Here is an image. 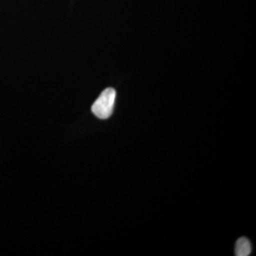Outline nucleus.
Returning a JSON list of instances; mask_svg holds the SVG:
<instances>
[{
	"label": "nucleus",
	"mask_w": 256,
	"mask_h": 256,
	"mask_svg": "<svg viewBox=\"0 0 256 256\" xmlns=\"http://www.w3.org/2000/svg\"><path fill=\"white\" fill-rule=\"evenodd\" d=\"M116 92L112 88H108L101 92L100 96L92 104V110L100 119L110 118L114 111Z\"/></svg>",
	"instance_id": "nucleus-1"
},
{
	"label": "nucleus",
	"mask_w": 256,
	"mask_h": 256,
	"mask_svg": "<svg viewBox=\"0 0 256 256\" xmlns=\"http://www.w3.org/2000/svg\"><path fill=\"white\" fill-rule=\"evenodd\" d=\"M252 252V247L248 239L242 237L236 244L235 254L236 256H248Z\"/></svg>",
	"instance_id": "nucleus-2"
}]
</instances>
